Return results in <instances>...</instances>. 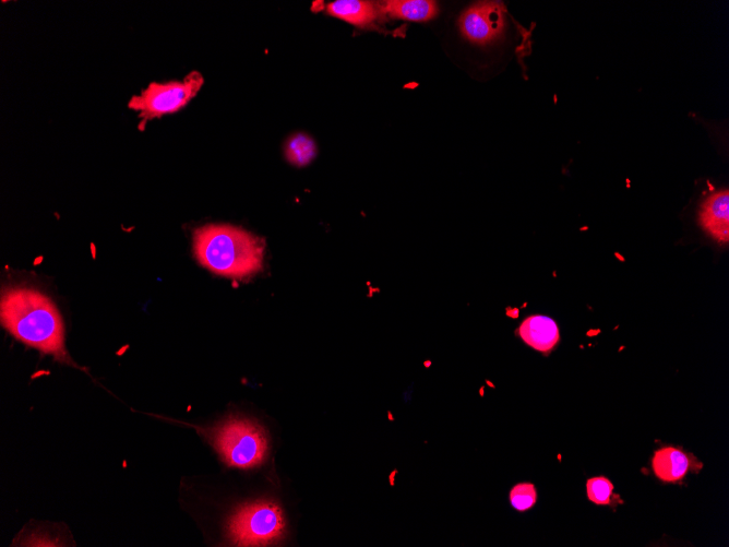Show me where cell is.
Instances as JSON below:
<instances>
[{"mask_svg":"<svg viewBox=\"0 0 729 547\" xmlns=\"http://www.w3.org/2000/svg\"><path fill=\"white\" fill-rule=\"evenodd\" d=\"M2 325L17 340L78 367L66 350L63 318L49 296L28 287L8 288L0 302Z\"/></svg>","mask_w":729,"mask_h":547,"instance_id":"1","label":"cell"},{"mask_svg":"<svg viewBox=\"0 0 729 547\" xmlns=\"http://www.w3.org/2000/svg\"><path fill=\"white\" fill-rule=\"evenodd\" d=\"M194 253L215 275L244 279L262 268L265 243L233 225L208 224L194 233Z\"/></svg>","mask_w":729,"mask_h":547,"instance_id":"2","label":"cell"},{"mask_svg":"<svg viewBox=\"0 0 729 547\" xmlns=\"http://www.w3.org/2000/svg\"><path fill=\"white\" fill-rule=\"evenodd\" d=\"M209 439L226 466L253 469L265 463L270 438L264 426L247 418H231L209 430Z\"/></svg>","mask_w":729,"mask_h":547,"instance_id":"3","label":"cell"},{"mask_svg":"<svg viewBox=\"0 0 729 547\" xmlns=\"http://www.w3.org/2000/svg\"><path fill=\"white\" fill-rule=\"evenodd\" d=\"M288 533L283 509L276 502L258 501L238 508L227 522V537L236 546L278 544Z\"/></svg>","mask_w":729,"mask_h":547,"instance_id":"4","label":"cell"},{"mask_svg":"<svg viewBox=\"0 0 729 547\" xmlns=\"http://www.w3.org/2000/svg\"><path fill=\"white\" fill-rule=\"evenodd\" d=\"M205 78L191 71L182 81L151 82L128 102V109L138 113L140 127L165 115L174 114L197 97Z\"/></svg>","mask_w":729,"mask_h":547,"instance_id":"5","label":"cell"},{"mask_svg":"<svg viewBox=\"0 0 729 547\" xmlns=\"http://www.w3.org/2000/svg\"><path fill=\"white\" fill-rule=\"evenodd\" d=\"M463 37L476 44H488L504 34L507 26L506 9L500 3H478L460 18Z\"/></svg>","mask_w":729,"mask_h":547,"instance_id":"6","label":"cell"},{"mask_svg":"<svg viewBox=\"0 0 729 547\" xmlns=\"http://www.w3.org/2000/svg\"><path fill=\"white\" fill-rule=\"evenodd\" d=\"M652 469L656 478L662 482L677 483L683 480L688 472H699L702 463L681 448L663 447L655 451Z\"/></svg>","mask_w":729,"mask_h":547,"instance_id":"7","label":"cell"},{"mask_svg":"<svg viewBox=\"0 0 729 547\" xmlns=\"http://www.w3.org/2000/svg\"><path fill=\"white\" fill-rule=\"evenodd\" d=\"M700 223L716 241L727 243L729 240V193L721 190L703 202Z\"/></svg>","mask_w":729,"mask_h":547,"instance_id":"8","label":"cell"},{"mask_svg":"<svg viewBox=\"0 0 729 547\" xmlns=\"http://www.w3.org/2000/svg\"><path fill=\"white\" fill-rule=\"evenodd\" d=\"M518 334L531 348L542 353L551 352L559 342V329L552 318L532 316L523 321Z\"/></svg>","mask_w":729,"mask_h":547,"instance_id":"9","label":"cell"},{"mask_svg":"<svg viewBox=\"0 0 729 547\" xmlns=\"http://www.w3.org/2000/svg\"><path fill=\"white\" fill-rule=\"evenodd\" d=\"M327 13L360 28L373 26L384 15L379 4L363 0H338L327 6Z\"/></svg>","mask_w":729,"mask_h":547,"instance_id":"10","label":"cell"},{"mask_svg":"<svg viewBox=\"0 0 729 547\" xmlns=\"http://www.w3.org/2000/svg\"><path fill=\"white\" fill-rule=\"evenodd\" d=\"M379 5L385 16L405 21H428L438 14L437 3L429 0H389Z\"/></svg>","mask_w":729,"mask_h":547,"instance_id":"11","label":"cell"},{"mask_svg":"<svg viewBox=\"0 0 729 547\" xmlns=\"http://www.w3.org/2000/svg\"><path fill=\"white\" fill-rule=\"evenodd\" d=\"M284 151L291 164L303 168L315 159L317 147L313 138L306 134H296L286 141Z\"/></svg>","mask_w":729,"mask_h":547,"instance_id":"12","label":"cell"},{"mask_svg":"<svg viewBox=\"0 0 729 547\" xmlns=\"http://www.w3.org/2000/svg\"><path fill=\"white\" fill-rule=\"evenodd\" d=\"M587 490L590 501L596 505L614 506V501H620L619 496L614 495L613 483L604 477L590 479Z\"/></svg>","mask_w":729,"mask_h":547,"instance_id":"13","label":"cell"},{"mask_svg":"<svg viewBox=\"0 0 729 547\" xmlns=\"http://www.w3.org/2000/svg\"><path fill=\"white\" fill-rule=\"evenodd\" d=\"M537 502V492L532 483L517 484L510 492L511 506L518 511H527Z\"/></svg>","mask_w":729,"mask_h":547,"instance_id":"14","label":"cell"}]
</instances>
